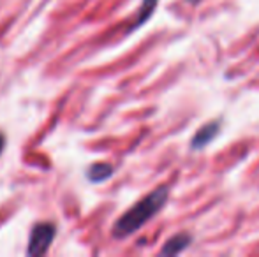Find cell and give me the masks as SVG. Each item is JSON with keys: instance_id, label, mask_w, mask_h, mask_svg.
Here are the masks:
<instances>
[{"instance_id": "obj_1", "label": "cell", "mask_w": 259, "mask_h": 257, "mask_svg": "<svg viewBox=\"0 0 259 257\" xmlns=\"http://www.w3.org/2000/svg\"><path fill=\"white\" fill-rule=\"evenodd\" d=\"M169 197V187L160 185L148 192L145 197H141L136 204H133L115 224H113L111 234L116 240H125V238L136 234L145 224H148L152 219L166 206Z\"/></svg>"}, {"instance_id": "obj_2", "label": "cell", "mask_w": 259, "mask_h": 257, "mask_svg": "<svg viewBox=\"0 0 259 257\" xmlns=\"http://www.w3.org/2000/svg\"><path fill=\"white\" fill-rule=\"evenodd\" d=\"M57 236V226L52 222H37L34 224L28 236L27 255H42L48 252L50 245Z\"/></svg>"}, {"instance_id": "obj_3", "label": "cell", "mask_w": 259, "mask_h": 257, "mask_svg": "<svg viewBox=\"0 0 259 257\" xmlns=\"http://www.w3.org/2000/svg\"><path fill=\"white\" fill-rule=\"evenodd\" d=\"M221 129H222V120H210L206 122L205 125H201L196 134L192 136L191 139V150L192 151H199V150H205L208 144L215 139V137L221 134Z\"/></svg>"}, {"instance_id": "obj_4", "label": "cell", "mask_w": 259, "mask_h": 257, "mask_svg": "<svg viewBox=\"0 0 259 257\" xmlns=\"http://www.w3.org/2000/svg\"><path fill=\"white\" fill-rule=\"evenodd\" d=\"M192 243V234L191 233H178L175 236H171L169 240L164 243V247L160 248V254L162 255H177L182 254L185 248H189Z\"/></svg>"}, {"instance_id": "obj_5", "label": "cell", "mask_w": 259, "mask_h": 257, "mask_svg": "<svg viewBox=\"0 0 259 257\" xmlns=\"http://www.w3.org/2000/svg\"><path fill=\"white\" fill-rule=\"evenodd\" d=\"M113 173H115V169L109 162H96L87 169V178L92 183H103L111 178Z\"/></svg>"}, {"instance_id": "obj_6", "label": "cell", "mask_w": 259, "mask_h": 257, "mask_svg": "<svg viewBox=\"0 0 259 257\" xmlns=\"http://www.w3.org/2000/svg\"><path fill=\"white\" fill-rule=\"evenodd\" d=\"M157 4H159V0H141L140 11H138V14H136L134 25L131 27V32L136 30V28H140L141 25H145L148 20H150L152 14H154L155 9H157Z\"/></svg>"}, {"instance_id": "obj_7", "label": "cell", "mask_w": 259, "mask_h": 257, "mask_svg": "<svg viewBox=\"0 0 259 257\" xmlns=\"http://www.w3.org/2000/svg\"><path fill=\"white\" fill-rule=\"evenodd\" d=\"M4 146H6V136L0 134V155H2V151H4Z\"/></svg>"}, {"instance_id": "obj_8", "label": "cell", "mask_w": 259, "mask_h": 257, "mask_svg": "<svg viewBox=\"0 0 259 257\" xmlns=\"http://www.w3.org/2000/svg\"><path fill=\"white\" fill-rule=\"evenodd\" d=\"M189 4H191V6H198V4H201L203 0H187Z\"/></svg>"}]
</instances>
